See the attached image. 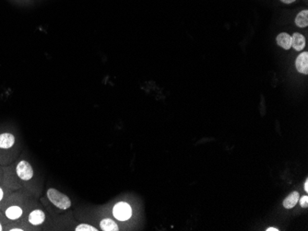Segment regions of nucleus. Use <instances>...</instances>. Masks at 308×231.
I'll return each mask as SVG.
<instances>
[{
  "mask_svg": "<svg viewBox=\"0 0 308 231\" xmlns=\"http://www.w3.org/2000/svg\"><path fill=\"white\" fill-rule=\"evenodd\" d=\"M291 47L297 51L301 52L306 47V38L299 33H294L291 36Z\"/></svg>",
  "mask_w": 308,
  "mask_h": 231,
  "instance_id": "nucleus-8",
  "label": "nucleus"
},
{
  "mask_svg": "<svg viewBox=\"0 0 308 231\" xmlns=\"http://www.w3.org/2000/svg\"><path fill=\"white\" fill-rule=\"evenodd\" d=\"M295 25L299 28H307L308 26V10L304 9L300 11L294 19Z\"/></svg>",
  "mask_w": 308,
  "mask_h": 231,
  "instance_id": "nucleus-10",
  "label": "nucleus"
},
{
  "mask_svg": "<svg viewBox=\"0 0 308 231\" xmlns=\"http://www.w3.org/2000/svg\"><path fill=\"white\" fill-rule=\"evenodd\" d=\"M3 231V226H2V224L0 223V231Z\"/></svg>",
  "mask_w": 308,
  "mask_h": 231,
  "instance_id": "nucleus-21",
  "label": "nucleus"
},
{
  "mask_svg": "<svg viewBox=\"0 0 308 231\" xmlns=\"http://www.w3.org/2000/svg\"><path fill=\"white\" fill-rule=\"evenodd\" d=\"M277 45L284 50H289L291 48V36L287 33H281L276 38Z\"/></svg>",
  "mask_w": 308,
  "mask_h": 231,
  "instance_id": "nucleus-9",
  "label": "nucleus"
},
{
  "mask_svg": "<svg viewBox=\"0 0 308 231\" xmlns=\"http://www.w3.org/2000/svg\"><path fill=\"white\" fill-rule=\"evenodd\" d=\"M3 198H4V191H3V189L0 187V202L3 200Z\"/></svg>",
  "mask_w": 308,
  "mask_h": 231,
  "instance_id": "nucleus-17",
  "label": "nucleus"
},
{
  "mask_svg": "<svg viewBox=\"0 0 308 231\" xmlns=\"http://www.w3.org/2000/svg\"><path fill=\"white\" fill-rule=\"evenodd\" d=\"M300 202V205L302 206V207H305V208H307L308 206V196H303L301 199L299 198V200H298Z\"/></svg>",
  "mask_w": 308,
  "mask_h": 231,
  "instance_id": "nucleus-15",
  "label": "nucleus"
},
{
  "mask_svg": "<svg viewBox=\"0 0 308 231\" xmlns=\"http://www.w3.org/2000/svg\"><path fill=\"white\" fill-rule=\"evenodd\" d=\"M16 142V137L13 133H0V149L7 150L11 148Z\"/></svg>",
  "mask_w": 308,
  "mask_h": 231,
  "instance_id": "nucleus-6",
  "label": "nucleus"
},
{
  "mask_svg": "<svg viewBox=\"0 0 308 231\" xmlns=\"http://www.w3.org/2000/svg\"><path fill=\"white\" fill-rule=\"evenodd\" d=\"M295 67L296 70L303 74V75H308V52H303L300 53L295 60Z\"/></svg>",
  "mask_w": 308,
  "mask_h": 231,
  "instance_id": "nucleus-5",
  "label": "nucleus"
},
{
  "mask_svg": "<svg viewBox=\"0 0 308 231\" xmlns=\"http://www.w3.org/2000/svg\"><path fill=\"white\" fill-rule=\"evenodd\" d=\"M113 215L119 221H127L132 216V208L126 202H119L113 208Z\"/></svg>",
  "mask_w": 308,
  "mask_h": 231,
  "instance_id": "nucleus-2",
  "label": "nucleus"
},
{
  "mask_svg": "<svg viewBox=\"0 0 308 231\" xmlns=\"http://www.w3.org/2000/svg\"><path fill=\"white\" fill-rule=\"evenodd\" d=\"M298 200H299V193L293 192L291 194L290 196L285 198V200L283 201V206L287 209H291L296 205V204L298 203Z\"/></svg>",
  "mask_w": 308,
  "mask_h": 231,
  "instance_id": "nucleus-11",
  "label": "nucleus"
},
{
  "mask_svg": "<svg viewBox=\"0 0 308 231\" xmlns=\"http://www.w3.org/2000/svg\"><path fill=\"white\" fill-rule=\"evenodd\" d=\"M23 214V210L18 205H11L5 211V215L9 220H18Z\"/></svg>",
  "mask_w": 308,
  "mask_h": 231,
  "instance_id": "nucleus-7",
  "label": "nucleus"
},
{
  "mask_svg": "<svg viewBox=\"0 0 308 231\" xmlns=\"http://www.w3.org/2000/svg\"><path fill=\"white\" fill-rule=\"evenodd\" d=\"M16 173L22 182H29L34 178V169L27 160H20L16 167Z\"/></svg>",
  "mask_w": 308,
  "mask_h": 231,
  "instance_id": "nucleus-3",
  "label": "nucleus"
},
{
  "mask_svg": "<svg viewBox=\"0 0 308 231\" xmlns=\"http://www.w3.org/2000/svg\"><path fill=\"white\" fill-rule=\"evenodd\" d=\"M267 231H279V230L275 229V228H269L268 230H266Z\"/></svg>",
  "mask_w": 308,
  "mask_h": 231,
  "instance_id": "nucleus-20",
  "label": "nucleus"
},
{
  "mask_svg": "<svg viewBox=\"0 0 308 231\" xmlns=\"http://www.w3.org/2000/svg\"><path fill=\"white\" fill-rule=\"evenodd\" d=\"M11 3L18 5L20 7H29L31 5H33L34 0H9Z\"/></svg>",
  "mask_w": 308,
  "mask_h": 231,
  "instance_id": "nucleus-14",
  "label": "nucleus"
},
{
  "mask_svg": "<svg viewBox=\"0 0 308 231\" xmlns=\"http://www.w3.org/2000/svg\"><path fill=\"white\" fill-rule=\"evenodd\" d=\"M46 213L41 209H34L28 215V221L34 227L43 225L46 221Z\"/></svg>",
  "mask_w": 308,
  "mask_h": 231,
  "instance_id": "nucleus-4",
  "label": "nucleus"
},
{
  "mask_svg": "<svg viewBox=\"0 0 308 231\" xmlns=\"http://www.w3.org/2000/svg\"><path fill=\"white\" fill-rule=\"evenodd\" d=\"M305 191L306 192H308V180L306 181V182H305Z\"/></svg>",
  "mask_w": 308,
  "mask_h": 231,
  "instance_id": "nucleus-19",
  "label": "nucleus"
},
{
  "mask_svg": "<svg viewBox=\"0 0 308 231\" xmlns=\"http://www.w3.org/2000/svg\"><path fill=\"white\" fill-rule=\"evenodd\" d=\"M76 231H97L98 230L89 224H80L75 228Z\"/></svg>",
  "mask_w": 308,
  "mask_h": 231,
  "instance_id": "nucleus-13",
  "label": "nucleus"
},
{
  "mask_svg": "<svg viewBox=\"0 0 308 231\" xmlns=\"http://www.w3.org/2000/svg\"><path fill=\"white\" fill-rule=\"evenodd\" d=\"M10 231H23L24 230H22V229H20V228H13V229H11V230H9Z\"/></svg>",
  "mask_w": 308,
  "mask_h": 231,
  "instance_id": "nucleus-18",
  "label": "nucleus"
},
{
  "mask_svg": "<svg viewBox=\"0 0 308 231\" xmlns=\"http://www.w3.org/2000/svg\"><path fill=\"white\" fill-rule=\"evenodd\" d=\"M281 3H283V4H285V5H290V4H292V3H294L296 0H280Z\"/></svg>",
  "mask_w": 308,
  "mask_h": 231,
  "instance_id": "nucleus-16",
  "label": "nucleus"
},
{
  "mask_svg": "<svg viewBox=\"0 0 308 231\" xmlns=\"http://www.w3.org/2000/svg\"><path fill=\"white\" fill-rule=\"evenodd\" d=\"M46 196L48 200L60 210H67L71 207L70 198L54 188L48 189L46 192Z\"/></svg>",
  "mask_w": 308,
  "mask_h": 231,
  "instance_id": "nucleus-1",
  "label": "nucleus"
},
{
  "mask_svg": "<svg viewBox=\"0 0 308 231\" xmlns=\"http://www.w3.org/2000/svg\"><path fill=\"white\" fill-rule=\"evenodd\" d=\"M101 230L103 231H118V224L110 218H104L100 223Z\"/></svg>",
  "mask_w": 308,
  "mask_h": 231,
  "instance_id": "nucleus-12",
  "label": "nucleus"
}]
</instances>
